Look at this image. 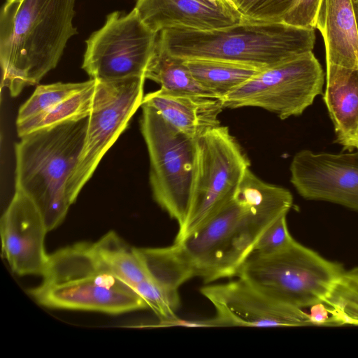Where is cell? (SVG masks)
Instances as JSON below:
<instances>
[{"instance_id": "obj_3", "label": "cell", "mask_w": 358, "mask_h": 358, "mask_svg": "<svg viewBox=\"0 0 358 358\" xmlns=\"http://www.w3.org/2000/svg\"><path fill=\"white\" fill-rule=\"evenodd\" d=\"M88 117L36 130L15 144V189L26 195L52 231L71 205L68 181L84 145Z\"/></svg>"}, {"instance_id": "obj_33", "label": "cell", "mask_w": 358, "mask_h": 358, "mask_svg": "<svg viewBox=\"0 0 358 358\" xmlns=\"http://www.w3.org/2000/svg\"><path fill=\"white\" fill-rule=\"evenodd\" d=\"M7 1V0H6Z\"/></svg>"}, {"instance_id": "obj_7", "label": "cell", "mask_w": 358, "mask_h": 358, "mask_svg": "<svg viewBox=\"0 0 358 358\" xmlns=\"http://www.w3.org/2000/svg\"><path fill=\"white\" fill-rule=\"evenodd\" d=\"M141 108L140 127L150 159L152 196L180 229L190 208L195 140L167 122L152 108Z\"/></svg>"}, {"instance_id": "obj_16", "label": "cell", "mask_w": 358, "mask_h": 358, "mask_svg": "<svg viewBox=\"0 0 358 358\" xmlns=\"http://www.w3.org/2000/svg\"><path fill=\"white\" fill-rule=\"evenodd\" d=\"M142 106L155 109L167 122L196 140L219 127L220 99L159 89L143 96Z\"/></svg>"}, {"instance_id": "obj_28", "label": "cell", "mask_w": 358, "mask_h": 358, "mask_svg": "<svg viewBox=\"0 0 358 358\" xmlns=\"http://www.w3.org/2000/svg\"><path fill=\"white\" fill-rule=\"evenodd\" d=\"M286 216L279 217L264 231L255 245L252 255H271L284 249L294 241L288 230Z\"/></svg>"}, {"instance_id": "obj_27", "label": "cell", "mask_w": 358, "mask_h": 358, "mask_svg": "<svg viewBox=\"0 0 358 358\" xmlns=\"http://www.w3.org/2000/svg\"><path fill=\"white\" fill-rule=\"evenodd\" d=\"M294 0H237L236 6L245 20L282 22Z\"/></svg>"}, {"instance_id": "obj_24", "label": "cell", "mask_w": 358, "mask_h": 358, "mask_svg": "<svg viewBox=\"0 0 358 358\" xmlns=\"http://www.w3.org/2000/svg\"><path fill=\"white\" fill-rule=\"evenodd\" d=\"M322 303L332 326H358V268L344 271Z\"/></svg>"}, {"instance_id": "obj_10", "label": "cell", "mask_w": 358, "mask_h": 358, "mask_svg": "<svg viewBox=\"0 0 358 358\" xmlns=\"http://www.w3.org/2000/svg\"><path fill=\"white\" fill-rule=\"evenodd\" d=\"M322 68L313 52L260 71L220 99L224 108L258 107L280 119L301 115L322 93Z\"/></svg>"}, {"instance_id": "obj_12", "label": "cell", "mask_w": 358, "mask_h": 358, "mask_svg": "<svg viewBox=\"0 0 358 358\" xmlns=\"http://www.w3.org/2000/svg\"><path fill=\"white\" fill-rule=\"evenodd\" d=\"M200 292L215 310V317L210 322L216 326H314L309 314L302 308L279 302L241 278L204 286Z\"/></svg>"}, {"instance_id": "obj_32", "label": "cell", "mask_w": 358, "mask_h": 358, "mask_svg": "<svg viewBox=\"0 0 358 358\" xmlns=\"http://www.w3.org/2000/svg\"><path fill=\"white\" fill-rule=\"evenodd\" d=\"M235 6L237 0H230Z\"/></svg>"}, {"instance_id": "obj_19", "label": "cell", "mask_w": 358, "mask_h": 358, "mask_svg": "<svg viewBox=\"0 0 358 358\" xmlns=\"http://www.w3.org/2000/svg\"><path fill=\"white\" fill-rule=\"evenodd\" d=\"M184 61L194 79L218 99L223 98L262 71L252 66L219 59Z\"/></svg>"}, {"instance_id": "obj_8", "label": "cell", "mask_w": 358, "mask_h": 358, "mask_svg": "<svg viewBox=\"0 0 358 358\" xmlns=\"http://www.w3.org/2000/svg\"><path fill=\"white\" fill-rule=\"evenodd\" d=\"M195 162L189 212L175 241L195 230L233 198L250 161L226 126L195 140Z\"/></svg>"}, {"instance_id": "obj_11", "label": "cell", "mask_w": 358, "mask_h": 358, "mask_svg": "<svg viewBox=\"0 0 358 358\" xmlns=\"http://www.w3.org/2000/svg\"><path fill=\"white\" fill-rule=\"evenodd\" d=\"M158 34L143 22L135 8L128 14L111 13L86 41L82 68L96 80L144 76Z\"/></svg>"}, {"instance_id": "obj_14", "label": "cell", "mask_w": 358, "mask_h": 358, "mask_svg": "<svg viewBox=\"0 0 358 358\" xmlns=\"http://www.w3.org/2000/svg\"><path fill=\"white\" fill-rule=\"evenodd\" d=\"M48 231L34 203L15 190L1 218V235L3 254L15 273L43 275L49 258L45 249Z\"/></svg>"}, {"instance_id": "obj_15", "label": "cell", "mask_w": 358, "mask_h": 358, "mask_svg": "<svg viewBox=\"0 0 358 358\" xmlns=\"http://www.w3.org/2000/svg\"><path fill=\"white\" fill-rule=\"evenodd\" d=\"M134 8L143 22L157 33L176 27L217 29L245 20L230 0H137Z\"/></svg>"}, {"instance_id": "obj_21", "label": "cell", "mask_w": 358, "mask_h": 358, "mask_svg": "<svg viewBox=\"0 0 358 358\" xmlns=\"http://www.w3.org/2000/svg\"><path fill=\"white\" fill-rule=\"evenodd\" d=\"M144 76L159 84L160 89L166 91L217 98L194 79L183 59L170 55L157 45Z\"/></svg>"}, {"instance_id": "obj_4", "label": "cell", "mask_w": 358, "mask_h": 358, "mask_svg": "<svg viewBox=\"0 0 358 358\" xmlns=\"http://www.w3.org/2000/svg\"><path fill=\"white\" fill-rule=\"evenodd\" d=\"M42 276L30 294L47 308L112 315L148 308L143 299L100 261L92 243H77L55 251Z\"/></svg>"}, {"instance_id": "obj_2", "label": "cell", "mask_w": 358, "mask_h": 358, "mask_svg": "<svg viewBox=\"0 0 358 358\" xmlns=\"http://www.w3.org/2000/svg\"><path fill=\"white\" fill-rule=\"evenodd\" d=\"M315 42V29L244 20L212 30L165 29L159 33L157 45L183 59H219L262 70L312 52Z\"/></svg>"}, {"instance_id": "obj_5", "label": "cell", "mask_w": 358, "mask_h": 358, "mask_svg": "<svg viewBox=\"0 0 358 358\" xmlns=\"http://www.w3.org/2000/svg\"><path fill=\"white\" fill-rule=\"evenodd\" d=\"M281 216L233 197L173 244L194 277L206 283L236 277L260 236Z\"/></svg>"}, {"instance_id": "obj_9", "label": "cell", "mask_w": 358, "mask_h": 358, "mask_svg": "<svg viewBox=\"0 0 358 358\" xmlns=\"http://www.w3.org/2000/svg\"><path fill=\"white\" fill-rule=\"evenodd\" d=\"M96 80L84 145L67 185L71 205L92 176L104 155L142 106L144 96V76Z\"/></svg>"}, {"instance_id": "obj_25", "label": "cell", "mask_w": 358, "mask_h": 358, "mask_svg": "<svg viewBox=\"0 0 358 358\" xmlns=\"http://www.w3.org/2000/svg\"><path fill=\"white\" fill-rule=\"evenodd\" d=\"M56 83L37 86L31 96L20 106L16 122L23 121L65 100L86 88L92 82Z\"/></svg>"}, {"instance_id": "obj_6", "label": "cell", "mask_w": 358, "mask_h": 358, "mask_svg": "<svg viewBox=\"0 0 358 358\" xmlns=\"http://www.w3.org/2000/svg\"><path fill=\"white\" fill-rule=\"evenodd\" d=\"M344 271L294 239L275 253L250 255L236 277L279 302L303 308L322 303Z\"/></svg>"}, {"instance_id": "obj_13", "label": "cell", "mask_w": 358, "mask_h": 358, "mask_svg": "<svg viewBox=\"0 0 358 358\" xmlns=\"http://www.w3.org/2000/svg\"><path fill=\"white\" fill-rule=\"evenodd\" d=\"M290 172L292 184L303 198L358 211V150L341 154L303 150L293 157Z\"/></svg>"}, {"instance_id": "obj_1", "label": "cell", "mask_w": 358, "mask_h": 358, "mask_svg": "<svg viewBox=\"0 0 358 358\" xmlns=\"http://www.w3.org/2000/svg\"><path fill=\"white\" fill-rule=\"evenodd\" d=\"M76 0H7L0 15L1 86L10 96L55 69L69 40Z\"/></svg>"}, {"instance_id": "obj_26", "label": "cell", "mask_w": 358, "mask_h": 358, "mask_svg": "<svg viewBox=\"0 0 358 358\" xmlns=\"http://www.w3.org/2000/svg\"><path fill=\"white\" fill-rule=\"evenodd\" d=\"M135 291L162 322L176 321V313L180 304L178 289L163 287L148 279L138 285Z\"/></svg>"}, {"instance_id": "obj_17", "label": "cell", "mask_w": 358, "mask_h": 358, "mask_svg": "<svg viewBox=\"0 0 358 358\" xmlns=\"http://www.w3.org/2000/svg\"><path fill=\"white\" fill-rule=\"evenodd\" d=\"M324 101L334 126L336 142L358 150V66H327Z\"/></svg>"}, {"instance_id": "obj_18", "label": "cell", "mask_w": 358, "mask_h": 358, "mask_svg": "<svg viewBox=\"0 0 358 358\" xmlns=\"http://www.w3.org/2000/svg\"><path fill=\"white\" fill-rule=\"evenodd\" d=\"M327 66H358V34L352 0H321L315 22Z\"/></svg>"}, {"instance_id": "obj_20", "label": "cell", "mask_w": 358, "mask_h": 358, "mask_svg": "<svg viewBox=\"0 0 358 358\" xmlns=\"http://www.w3.org/2000/svg\"><path fill=\"white\" fill-rule=\"evenodd\" d=\"M92 248L100 261L134 290L141 282L150 279L136 248L129 246L115 232H108L92 243Z\"/></svg>"}, {"instance_id": "obj_31", "label": "cell", "mask_w": 358, "mask_h": 358, "mask_svg": "<svg viewBox=\"0 0 358 358\" xmlns=\"http://www.w3.org/2000/svg\"><path fill=\"white\" fill-rule=\"evenodd\" d=\"M354 13L355 15L356 19V23H357V34H358V0H352Z\"/></svg>"}, {"instance_id": "obj_23", "label": "cell", "mask_w": 358, "mask_h": 358, "mask_svg": "<svg viewBox=\"0 0 358 358\" xmlns=\"http://www.w3.org/2000/svg\"><path fill=\"white\" fill-rule=\"evenodd\" d=\"M136 249L150 279L155 283L178 289L184 282L194 278L174 244L164 248Z\"/></svg>"}, {"instance_id": "obj_22", "label": "cell", "mask_w": 358, "mask_h": 358, "mask_svg": "<svg viewBox=\"0 0 358 358\" xmlns=\"http://www.w3.org/2000/svg\"><path fill=\"white\" fill-rule=\"evenodd\" d=\"M96 80L80 92L23 121L16 122L19 137L41 129L87 117L91 112Z\"/></svg>"}, {"instance_id": "obj_30", "label": "cell", "mask_w": 358, "mask_h": 358, "mask_svg": "<svg viewBox=\"0 0 358 358\" xmlns=\"http://www.w3.org/2000/svg\"><path fill=\"white\" fill-rule=\"evenodd\" d=\"M309 315L314 326H332L329 310L323 303L312 306Z\"/></svg>"}, {"instance_id": "obj_29", "label": "cell", "mask_w": 358, "mask_h": 358, "mask_svg": "<svg viewBox=\"0 0 358 358\" xmlns=\"http://www.w3.org/2000/svg\"><path fill=\"white\" fill-rule=\"evenodd\" d=\"M320 2L321 0H294L282 22L298 27L315 29Z\"/></svg>"}]
</instances>
